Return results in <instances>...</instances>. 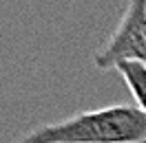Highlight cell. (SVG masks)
I'll use <instances>...</instances> for the list:
<instances>
[{"label": "cell", "mask_w": 146, "mask_h": 143, "mask_svg": "<svg viewBox=\"0 0 146 143\" xmlns=\"http://www.w3.org/2000/svg\"><path fill=\"white\" fill-rule=\"evenodd\" d=\"M124 62H135L146 66V2H128L117 29L111 37L93 53V64L100 71L117 68Z\"/></svg>", "instance_id": "obj_2"}, {"label": "cell", "mask_w": 146, "mask_h": 143, "mask_svg": "<svg viewBox=\"0 0 146 143\" xmlns=\"http://www.w3.org/2000/svg\"><path fill=\"white\" fill-rule=\"evenodd\" d=\"M115 71L122 75L124 84L128 86L131 95L135 99V106L146 115V66L135 62H124Z\"/></svg>", "instance_id": "obj_3"}, {"label": "cell", "mask_w": 146, "mask_h": 143, "mask_svg": "<svg viewBox=\"0 0 146 143\" xmlns=\"http://www.w3.org/2000/svg\"><path fill=\"white\" fill-rule=\"evenodd\" d=\"M11 143H146V115L128 104L104 106L33 128Z\"/></svg>", "instance_id": "obj_1"}]
</instances>
